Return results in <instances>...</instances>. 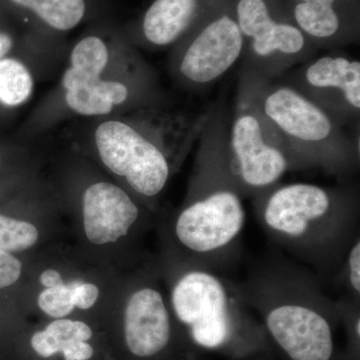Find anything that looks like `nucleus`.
Masks as SVG:
<instances>
[{"instance_id": "9b49d317", "label": "nucleus", "mask_w": 360, "mask_h": 360, "mask_svg": "<svg viewBox=\"0 0 360 360\" xmlns=\"http://www.w3.org/2000/svg\"><path fill=\"white\" fill-rule=\"evenodd\" d=\"M293 89L345 124L359 120L360 63L342 56H324L298 70Z\"/></svg>"}, {"instance_id": "1a4fd4ad", "label": "nucleus", "mask_w": 360, "mask_h": 360, "mask_svg": "<svg viewBox=\"0 0 360 360\" xmlns=\"http://www.w3.org/2000/svg\"><path fill=\"white\" fill-rule=\"evenodd\" d=\"M227 153L245 198H253L276 186L290 169L281 134L258 108L243 78L227 136Z\"/></svg>"}, {"instance_id": "4be33fe9", "label": "nucleus", "mask_w": 360, "mask_h": 360, "mask_svg": "<svg viewBox=\"0 0 360 360\" xmlns=\"http://www.w3.org/2000/svg\"><path fill=\"white\" fill-rule=\"evenodd\" d=\"M21 262L9 252L0 250V290L13 285L21 274Z\"/></svg>"}, {"instance_id": "aec40b11", "label": "nucleus", "mask_w": 360, "mask_h": 360, "mask_svg": "<svg viewBox=\"0 0 360 360\" xmlns=\"http://www.w3.org/2000/svg\"><path fill=\"white\" fill-rule=\"evenodd\" d=\"M331 283L343 288L342 295L360 302V236L352 243Z\"/></svg>"}, {"instance_id": "bb28decb", "label": "nucleus", "mask_w": 360, "mask_h": 360, "mask_svg": "<svg viewBox=\"0 0 360 360\" xmlns=\"http://www.w3.org/2000/svg\"><path fill=\"white\" fill-rule=\"evenodd\" d=\"M0 161H1V158H0Z\"/></svg>"}, {"instance_id": "4468645a", "label": "nucleus", "mask_w": 360, "mask_h": 360, "mask_svg": "<svg viewBox=\"0 0 360 360\" xmlns=\"http://www.w3.org/2000/svg\"><path fill=\"white\" fill-rule=\"evenodd\" d=\"M172 314L158 288L144 285L130 295L123 323L130 354L149 359L163 354L172 343Z\"/></svg>"}, {"instance_id": "2eb2a0df", "label": "nucleus", "mask_w": 360, "mask_h": 360, "mask_svg": "<svg viewBox=\"0 0 360 360\" xmlns=\"http://www.w3.org/2000/svg\"><path fill=\"white\" fill-rule=\"evenodd\" d=\"M85 234L101 245L127 236L139 221L141 210L122 187L110 182L90 184L82 196Z\"/></svg>"}, {"instance_id": "a211bd4d", "label": "nucleus", "mask_w": 360, "mask_h": 360, "mask_svg": "<svg viewBox=\"0 0 360 360\" xmlns=\"http://www.w3.org/2000/svg\"><path fill=\"white\" fill-rule=\"evenodd\" d=\"M34 77L26 63L20 59H0V103L18 108L32 97Z\"/></svg>"}, {"instance_id": "f8f14e48", "label": "nucleus", "mask_w": 360, "mask_h": 360, "mask_svg": "<svg viewBox=\"0 0 360 360\" xmlns=\"http://www.w3.org/2000/svg\"><path fill=\"white\" fill-rule=\"evenodd\" d=\"M222 0H153L136 18L123 25L135 46L172 49Z\"/></svg>"}, {"instance_id": "6ab92c4d", "label": "nucleus", "mask_w": 360, "mask_h": 360, "mask_svg": "<svg viewBox=\"0 0 360 360\" xmlns=\"http://www.w3.org/2000/svg\"><path fill=\"white\" fill-rule=\"evenodd\" d=\"M39 231L30 222L0 214V250L16 252L32 248L39 240Z\"/></svg>"}, {"instance_id": "423d86ee", "label": "nucleus", "mask_w": 360, "mask_h": 360, "mask_svg": "<svg viewBox=\"0 0 360 360\" xmlns=\"http://www.w3.org/2000/svg\"><path fill=\"white\" fill-rule=\"evenodd\" d=\"M243 78L281 134L290 169H321L340 179L356 169L359 144L328 111L290 85L271 84L246 70Z\"/></svg>"}, {"instance_id": "5701e85b", "label": "nucleus", "mask_w": 360, "mask_h": 360, "mask_svg": "<svg viewBox=\"0 0 360 360\" xmlns=\"http://www.w3.org/2000/svg\"><path fill=\"white\" fill-rule=\"evenodd\" d=\"M99 290L96 285L92 283H82L75 281L73 288V302L75 307L80 309H89L94 307L98 298Z\"/></svg>"}, {"instance_id": "6e6552de", "label": "nucleus", "mask_w": 360, "mask_h": 360, "mask_svg": "<svg viewBox=\"0 0 360 360\" xmlns=\"http://www.w3.org/2000/svg\"><path fill=\"white\" fill-rule=\"evenodd\" d=\"M233 6L245 44L243 70L270 82L317 51L281 0H233Z\"/></svg>"}, {"instance_id": "20e7f679", "label": "nucleus", "mask_w": 360, "mask_h": 360, "mask_svg": "<svg viewBox=\"0 0 360 360\" xmlns=\"http://www.w3.org/2000/svg\"><path fill=\"white\" fill-rule=\"evenodd\" d=\"M323 285L314 270L281 251L262 257L236 283L239 297L262 315L291 360L333 359V326L340 319Z\"/></svg>"}, {"instance_id": "b1692460", "label": "nucleus", "mask_w": 360, "mask_h": 360, "mask_svg": "<svg viewBox=\"0 0 360 360\" xmlns=\"http://www.w3.org/2000/svg\"><path fill=\"white\" fill-rule=\"evenodd\" d=\"M61 354L65 360H90L94 357V349L89 341H77L63 350Z\"/></svg>"}, {"instance_id": "39448f33", "label": "nucleus", "mask_w": 360, "mask_h": 360, "mask_svg": "<svg viewBox=\"0 0 360 360\" xmlns=\"http://www.w3.org/2000/svg\"><path fill=\"white\" fill-rule=\"evenodd\" d=\"M205 115L189 118L163 108H141L94 120L85 130L99 160L141 198L153 200L172 174V158L200 137Z\"/></svg>"}, {"instance_id": "0eeeda50", "label": "nucleus", "mask_w": 360, "mask_h": 360, "mask_svg": "<svg viewBox=\"0 0 360 360\" xmlns=\"http://www.w3.org/2000/svg\"><path fill=\"white\" fill-rule=\"evenodd\" d=\"M170 290V307L198 347L205 349L255 342L260 329L239 297L236 283L224 274L177 264Z\"/></svg>"}, {"instance_id": "f3484780", "label": "nucleus", "mask_w": 360, "mask_h": 360, "mask_svg": "<svg viewBox=\"0 0 360 360\" xmlns=\"http://www.w3.org/2000/svg\"><path fill=\"white\" fill-rule=\"evenodd\" d=\"M92 329L84 321L58 319L52 321L44 330L37 331L32 335V349L42 359H49L63 354L72 343L89 341L92 338Z\"/></svg>"}, {"instance_id": "dca6fc26", "label": "nucleus", "mask_w": 360, "mask_h": 360, "mask_svg": "<svg viewBox=\"0 0 360 360\" xmlns=\"http://www.w3.org/2000/svg\"><path fill=\"white\" fill-rule=\"evenodd\" d=\"M22 14L23 21L34 32L54 40L84 21L105 18L108 6L104 0H6Z\"/></svg>"}, {"instance_id": "412c9836", "label": "nucleus", "mask_w": 360, "mask_h": 360, "mask_svg": "<svg viewBox=\"0 0 360 360\" xmlns=\"http://www.w3.org/2000/svg\"><path fill=\"white\" fill-rule=\"evenodd\" d=\"M75 283L63 284L56 288H46L40 293V309L53 319H63L75 309L73 288Z\"/></svg>"}, {"instance_id": "a878e982", "label": "nucleus", "mask_w": 360, "mask_h": 360, "mask_svg": "<svg viewBox=\"0 0 360 360\" xmlns=\"http://www.w3.org/2000/svg\"><path fill=\"white\" fill-rule=\"evenodd\" d=\"M16 39L9 32L0 30V59L6 58L15 45Z\"/></svg>"}, {"instance_id": "ddd939ff", "label": "nucleus", "mask_w": 360, "mask_h": 360, "mask_svg": "<svg viewBox=\"0 0 360 360\" xmlns=\"http://www.w3.org/2000/svg\"><path fill=\"white\" fill-rule=\"evenodd\" d=\"M281 1L315 49H336L359 41L360 0Z\"/></svg>"}, {"instance_id": "9d476101", "label": "nucleus", "mask_w": 360, "mask_h": 360, "mask_svg": "<svg viewBox=\"0 0 360 360\" xmlns=\"http://www.w3.org/2000/svg\"><path fill=\"white\" fill-rule=\"evenodd\" d=\"M243 45L233 0H222L170 49V73L184 89H207L243 58Z\"/></svg>"}, {"instance_id": "f257e3e1", "label": "nucleus", "mask_w": 360, "mask_h": 360, "mask_svg": "<svg viewBox=\"0 0 360 360\" xmlns=\"http://www.w3.org/2000/svg\"><path fill=\"white\" fill-rule=\"evenodd\" d=\"M165 105L155 70L123 25L105 16L73 44L63 77L33 110L28 129L37 134L68 118L98 120Z\"/></svg>"}, {"instance_id": "393cba45", "label": "nucleus", "mask_w": 360, "mask_h": 360, "mask_svg": "<svg viewBox=\"0 0 360 360\" xmlns=\"http://www.w3.org/2000/svg\"><path fill=\"white\" fill-rule=\"evenodd\" d=\"M40 283L46 288H56V286L65 284L60 274L54 269L45 270L41 276H40Z\"/></svg>"}, {"instance_id": "f03ea898", "label": "nucleus", "mask_w": 360, "mask_h": 360, "mask_svg": "<svg viewBox=\"0 0 360 360\" xmlns=\"http://www.w3.org/2000/svg\"><path fill=\"white\" fill-rule=\"evenodd\" d=\"M226 115L208 111L184 205L172 224L179 264L219 272L234 269L243 255L246 212L229 167Z\"/></svg>"}, {"instance_id": "7ed1b4c3", "label": "nucleus", "mask_w": 360, "mask_h": 360, "mask_svg": "<svg viewBox=\"0 0 360 360\" xmlns=\"http://www.w3.org/2000/svg\"><path fill=\"white\" fill-rule=\"evenodd\" d=\"M258 224L288 257L331 281L359 236L360 200L354 186L276 184L253 198Z\"/></svg>"}]
</instances>
